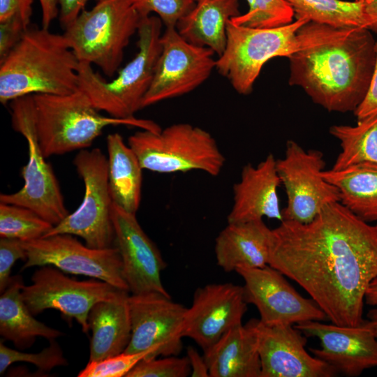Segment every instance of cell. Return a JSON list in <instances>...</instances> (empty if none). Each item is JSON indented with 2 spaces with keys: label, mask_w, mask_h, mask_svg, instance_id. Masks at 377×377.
Wrapping results in <instances>:
<instances>
[{
  "label": "cell",
  "mask_w": 377,
  "mask_h": 377,
  "mask_svg": "<svg viewBox=\"0 0 377 377\" xmlns=\"http://www.w3.org/2000/svg\"><path fill=\"white\" fill-rule=\"evenodd\" d=\"M244 280L246 302L256 306L260 322L267 326L325 320L324 311L312 300L300 295L283 274L266 265L239 267L235 271Z\"/></svg>",
  "instance_id": "obj_16"
},
{
  "label": "cell",
  "mask_w": 377,
  "mask_h": 377,
  "mask_svg": "<svg viewBox=\"0 0 377 377\" xmlns=\"http://www.w3.org/2000/svg\"><path fill=\"white\" fill-rule=\"evenodd\" d=\"M151 352L127 353L123 352L98 362H88L78 374L79 377H122Z\"/></svg>",
  "instance_id": "obj_36"
},
{
  "label": "cell",
  "mask_w": 377,
  "mask_h": 377,
  "mask_svg": "<svg viewBox=\"0 0 377 377\" xmlns=\"http://www.w3.org/2000/svg\"><path fill=\"white\" fill-rule=\"evenodd\" d=\"M22 244L27 259L22 269L50 265L62 272L87 276L129 291L124 276L121 255L115 246L91 248L69 234L22 242Z\"/></svg>",
  "instance_id": "obj_13"
},
{
  "label": "cell",
  "mask_w": 377,
  "mask_h": 377,
  "mask_svg": "<svg viewBox=\"0 0 377 377\" xmlns=\"http://www.w3.org/2000/svg\"><path fill=\"white\" fill-rule=\"evenodd\" d=\"M248 323L257 339L260 377H332L338 374L306 350V336L293 325L267 326L258 319Z\"/></svg>",
  "instance_id": "obj_17"
},
{
  "label": "cell",
  "mask_w": 377,
  "mask_h": 377,
  "mask_svg": "<svg viewBox=\"0 0 377 377\" xmlns=\"http://www.w3.org/2000/svg\"><path fill=\"white\" fill-rule=\"evenodd\" d=\"M162 24L158 16L141 18L138 29V51L111 81L103 79L91 64L80 62L79 89L88 96L98 110L112 117L129 119L142 108L161 52Z\"/></svg>",
  "instance_id": "obj_5"
},
{
  "label": "cell",
  "mask_w": 377,
  "mask_h": 377,
  "mask_svg": "<svg viewBox=\"0 0 377 377\" xmlns=\"http://www.w3.org/2000/svg\"><path fill=\"white\" fill-rule=\"evenodd\" d=\"M325 166L321 151H306L295 141L287 142L284 158L276 163L287 195L283 220L307 223L325 205L340 201L338 188L320 175Z\"/></svg>",
  "instance_id": "obj_12"
},
{
  "label": "cell",
  "mask_w": 377,
  "mask_h": 377,
  "mask_svg": "<svg viewBox=\"0 0 377 377\" xmlns=\"http://www.w3.org/2000/svg\"><path fill=\"white\" fill-rule=\"evenodd\" d=\"M249 10L230 19L236 25L251 28H272L293 22L295 13L286 0H246Z\"/></svg>",
  "instance_id": "obj_32"
},
{
  "label": "cell",
  "mask_w": 377,
  "mask_h": 377,
  "mask_svg": "<svg viewBox=\"0 0 377 377\" xmlns=\"http://www.w3.org/2000/svg\"><path fill=\"white\" fill-rule=\"evenodd\" d=\"M353 112L357 120L377 114V41L376 62L371 82L363 101Z\"/></svg>",
  "instance_id": "obj_40"
},
{
  "label": "cell",
  "mask_w": 377,
  "mask_h": 377,
  "mask_svg": "<svg viewBox=\"0 0 377 377\" xmlns=\"http://www.w3.org/2000/svg\"><path fill=\"white\" fill-rule=\"evenodd\" d=\"M41 8L42 27L49 29L52 22L59 15L58 0H39Z\"/></svg>",
  "instance_id": "obj_43"
},
{
  "label": "cell",
  "mask_w": 377,
  "mask_h": 377,
  "mask_svg": "<svg viewBox=\"0 0 377 377\" xmlns=\"http://www.w3.org/2000/svg\"><path fill=\"white\" fill-rule=\"evenodd\" d=\"M24 285L21 275L13 276L0 297V334L21 350L31 347L36 337L51 341L64 335L34 318L21 296Z\"/></svg>",
  "instance_id": "obj_26"
},
{
  "label": "cell",
  "mask_w": 377,
  "mask_h": 377,
  "mask_svg": "<svg viewBox=\"0 0 377 377\" xmlns=\"http://www.w3.org/2000/svg\"><path fill=\"white\" fill-rule=\"evenodd\" d=\"M272 233L263 220L228 223L215 239L217 265L228 272L268 265Z\"/></svg>",
  "instance_id": "obj_22"
},
{
  "label": "cell",
  "mask_w": 377,
  "mask_h": 377,
  "mask_svg": "<svg viewBox=\"0 0 377 377\" xmlns=\"http://www.w3.org/2000/svg\"><path fill=\"white\" fill-rule=\"evenodd\" d=\"M131 336L127 353L151 352L144 359L178 355L186 307L170 296L151 292L129 295Z\"/></svg>",
  "instance_id": "obj_15"
},
{
  "label": "cell",
  "mask_w": 377,
  "mask_h": 377,
  "mask_svg": "<svg viewBox=\"0 0 377 377\" xmlns=\"http://www.w3.org/2000/svg\"><path fill=\"white\" fill-rule=\"evenodd\" d=\"M31 281V285H24L21 296L34 316L45 309H57L69 321L75 320L85 334L89 331L88 316L91 307L100 301L114 298L121 290L94 278L84 281L71 279L50 265L36 269Z\"/></svg>",
  "instance_id": "obj_11"
},
{
  "label": "cell",
  "mask_w": 377,
  "mask_h": 377,
  "mask_svg": "<svg viewBox=\"0 0 377 377\" xmlns=\"http://www.w3.org/2000/svg\"><path fill=\"white\" fill-rule=\"evenodd\" d=\"M377 225V224H376Z\"/></svg>",
  "instance_id": "obj_48"
},
{
  "label": "cell",
  "mask_w": 377,
  "mask_h": 377,
  "mask_svg": "<svg viewBox=\"0 0 377 377\" xmlns=\"http://www.w3.org/2000/svg\"><path fill=\"white\" fill-rule=\"evenodd\" d=\"M362 1L369 29L377 34V0H362Z\"/></svg>",
  "instance_id": "obj_44"
},
{
  "label": "cell",
  "mask_w": 377,
  "mask_h": 377,
  "mask_svg": "<svg viewBox=\"0 0 377 377\" xmlns=\"http://www.w3.org/2000/svg\"><path fill=\"white\" fill-rule=\"evenodd\" d=\"M366 304L377 307V277L369 284L365 295Z\"/></svg>",
  "instance_id": "obj_46"
},
{
  "label": "cell",
  "mask_w": 377,
  "mask_h": 377,
  "mask_svg": "<svg viewBox=\"0 0 377 377\" xmlns=\"http://www.w3.org/2000/svg\"><path fill=\"white\" fill-rule=\"evenodd\" d=\"M84 185L83 200L78 208L43 237L69 234L82 237L95 249L113 246L114 230L111 217L112 200L108 186V162L98 148L82 149L73 160Z\"/></svg>",
  "instance_id": "obj_10"
},
{
  "label": "cell",
  "mask_w": 377,
  "mask_h": 377,
  "mask_svg": "<svg viewBox=\"0 0 377 377\" xmlns=\"http://www.w3.org/2000/svg\"><path fill=\"white\" fill-rule=\"evenodd\" d=\"M300 50L290 56L288 83L330 112H354L363 101L376 62L372 31L308 22L297 31Z\"/></svg>",
  "instance_id": "obj_2"
},
{
  "label": "cell",
  "mask_w": 377,
  "mask_h": 377,
  "mask_svg": "<svg viewBox=\"0 0 377 377\" xmlns=\"http://www.w3.org/2000/svg\"><path fill=\"white\" fill-rule=\"evenodd\" d=\"M107 148L112 200L127 212L136 214L141 200L143 168L134 151L126 145L120 134L108 135Z\"/></svg>",
  "instance_id": "obj_27"
},
{
  "label": "cell",
  "mask_w": 377,
  "mask_h": 377,
  "mask_svg": "<svg viewBox=\"0 0 377 377\" xmlns=\"http://www.w3.org/2000/svg\"><path fill=\"white\" fill-rule=\"evenodd\" d=\"M135 215L112 202L114 244L121 255L124 276L129 291L134 295L156 292L170 296L161 277L166 264L157 246L141 228Z\"/></svg>",
  "instance_id": "obj_19"
},
{
  "label": "cell",
  "mask_w": 377,
  "mask_h": 377,
  "mask_svg": "<svg viewBox=\"0 0 377 377\" xmlns=\"http://www.w3.org/2000/svg\"><path fill=\"white\" fill-rule=\"evenodd\" d=\"M54 226L34 211L0 202V236L28 242L43 237Z\"/></svg>",
  "instance_id": "obj_31"
},
{
  "label": "cell",
  "mask_w": 377,
  "mask_h": 377,
  "mask_svg": "<svg viewBox=\"0 0 377 377\" xmlns=\"http://www.w3.org/2000/svg\"><path fill=\"white\" fill-rule=\"evenodd\" d=\"M26 29L22 22L15 18L0 22V61L17 43Z\"/></svg>",
  "instance_id": "obj_39"
},
{
  "label": "cell",
  "mask_w": 377,
  "mask_h": 377,
  "mask_svg": "<svg viewBox=\"0 0 377 377\" xmlns=\"http://www.w3.org/2000/svg\"><path fill=\"white\" fill-rule=\"evenodd\" d=\"M10 108L13 128L27 141L28 162L21 171L24 179L22 188L13 193H1L0 202L28 208L56 226L69 212L53 169L45 161L39 145L32 95L13 100Z\"/></svg>",
  "instance_id": "obj_9"
},
{
  "label": "cell",
  "mask_w": 377,
  "mask_h": 377,
  "mask_svg": "<svg viewBox=\"0 0 377 377\" xmlns=\"http://www.w3.org/2000/svg\"><path fill=\"white\" fill-rule=\"evenodd\" d=\"M191 369L187 356H165L157 359H142L126 377H186Z\"/></svg>",
  "instance_id": "obj_34"
},
{
  "label": "cell",
  "mask_w": 377,
  "mask_h": 377,
  "mask_svg": "<svg viewBox=\"0 0 377 377\" xmlns=\"http://www.w3.org/2000/svg\"><path fill=\"white\" fill-rule=\"evenodd\" d=\"M49 346L39 353H24L7 347L0 342V374L13 363L27 362L35 365L41 371H50L59 366L68 365L63 351L56 339L49 341Z\"/></svg>",
  "instance_id": "obj_33"
},
{
  "label": "cell",
  "mask_w": 377,
  "mask_h": 377,
  "mask_svg": "<svg viewBox=\"0 0 377 377\" xmlns=\"http://www.w3.org/2000/svg\"><path fill=\"white\" fill-rule=\"evenodd\" d=\"M239 0H198L176 25L179 35L195 45L209 47L219 57L227 43V24L240 15Z\"/></svg>",
  "instance_id": "obj_25"
},
{
  "label": "cell",
  "mask_w": 377,
  "mask_h": 377,
  "mask_svg": "<svg viewBox=\"0 0 377 377\" xmlns=\"http://www.w3.org/2000/svg\"><path fill=\"white\" fill-rule=\"evenodd\" d=\"M195 1H198V0H194Z\"/></svg>",
  "instance_id": "obj_47"
},
{
  "label": "cell",
  "mask_w": 377,
  "mask_h": 377,
  "mask_svg": "<svg viewBox=\"0 0 377 377\" xmlns=\"http://www.w3.org/2000/svg\"><path fill=\"white\" fill-rule=\"evenodd\" d=\"M276 160L269 154L256 166L245 165L240 180L233 186V205L228 223L263 220V217L283 220L277 188L281 184Z\"/></svg>",
  "instance_id": "obj_21"
},
{
  "label": "cell",
  "mask_w": 377,
  "mask_h": 377,
  "mask_svg": "<svg viewBox=\"0 0 377 377\" xmlns=\"http://www.w3.org/2000/svg\"><path fill=\"white\" fill-rule=\"evenodd\" d=\"M161 43V52L142 108L191 92L216 68L214 52L186 41L175 27L165 28Z\"/></svg>",
  "instance_id": "obj_14"
},
{
  "label": "cell",
  "mask_w": 377,
  "mask_h": 377,
  "mask_svg": "<svg viewBox=\"0 0 377 377\" xmlns=\"http://www.w3.org/2000/svg\"><path fill=\"white\" fill-rule=\"evenodd\" d=\"M330 133L341 149L332 170L363 162L377 163V114L357 120L355 126L334 125Z\"/></svg>",
  "instance_id": "obj_29"
},
{
  "label": "cell",
  "mask_w": 377,
  "mask_h": 377,
  "mask_svg": "<svg viewBox=\"0 0 377 377\" xmlns=\"http://www.w3.org/2000/svg\"><path fill=\"white\" fill-rule=\"evenodd\" d=\"M35 128L45 158L89 147L109 126L126 125L158 132L154 121L103 116L82 90L64 95H32Z\"/></svg>",
  "instance_id": "obj_4"
},
{
  "label": "cell",
  "mask_w": 377,
  "mask_h": 377,
  "mask_svg": "<svg viewBox=\"0 0 377 377\" xmlns=\"http://www.w3.org/2000/svg\"><path fill=\"white\" fill-rule=\"evenodd\" d=\"M306 17L272 28H251L228 22L227 43L216 61L219 73L228 79L239 94L251 93L263 66L277 57L288 58L300 48L299 29Z\"/></svg>",
  "instance_id": "obj_8"
},
{
  "label": "cell",
  "mask_w": 377,
  "mask_h": 377,
  "mask_svg": "<svg viewBox=\"0 0 377 377\" xmlns=\"http://www.w3.org/2000/svg\"><path fill=\"white\" fill-rule=\"evenodd\" d=\"M210 377H260L256 333L247 323L227 331L203 350Z\"/></svg>",
  "instance_id": "obj_24"
},
{
  "label": "cell",
  "mask_w": 377,
  "mask_h": 377,
  "mask_svg": "<svg viewBox=\"0 0 377 377\" xmlns=\"http://www.w3.org/2000/svg\"><path fill=\"white\" fill-rule=\"evenodd\" d=\"M186 356L188 358L193 377L209 376V369L203 356H201L197 350L192 346L187 348Z\"/></svg>",
  "instance_id": "obj_42"
},
{
  "label": "cell",
  "mask_w": 377,
  "mask_h": 377,
  "mask_svg": "<svg viewBox=\"0 0 377 377\" xmlns=\"http://www.w3.org/2000/svg\"><path fill=\"white\" fill-rule=\"evenodd\" d=\"M367 317V319H364L362 324L372 332L377 339V307L371 309Z\"/></svg>",
  "instance_id": "obj_45"
},
{
  "label": "cell",
  "mask_w": 377,
  "mask_h": 377,
  "mask_svg": "<svg viewBox=\"0 0 377 377\" xmlns=\"http://www.w3.org/2000/svg\"><path fill=\"white\" fill-rule=\"evenodd\" d=\"M246 310L243 286L223 283L200 287L186 309L182 335L205 350L227 331L242 324Z\"/></svg>",
  "instance_id": "obj_18"
},
{
  "label": "cell",
  "mask_w": 377,
  "mask_h": 377,
  "mask_svg": "<svg viewBox=\"0 0 377 377\" xmlns=\"http://www.w3.org/2000/svg\"><path fill=\"white\" fill-rule=\"evenodd\" d=\"M294 327L306 337H316L320 340V348L309 350L337 373L355 377L366 369L377 367V339L362 323L350 327L310 320Z\"/></svg>",
  "instance_id": "obj_20"
},
{
  "label": "cell",
  "mask_w": 377,
  "mask_h": 377,
  "mask_svg": "<svg viewBox=\"0 0 377 377\" xmlns=\"http://www.w3.org/2000/svg\"><path fill=\"white\" fill-rule=\"evenodd\" d=\"M268 265L299 284L332 323L359 326L377 277V225L339 202L307 223L282 220L272 230Z\"/></svg>",
  "instance_id": "obj_1"
},
{
  "label": "cell",
  "mask_w": 377,
  "mask_h": 377,
  "mask_svg": "<svg viewBox=\"0 0 377 377\" xmlns=\"http://www.w3.org/2000/svg\"><path fill=\"white\" fill-rule=\"evenodd\" d=\"M140 18L156 13L165 28L176 27L179 20L194 6V0H132Z\"/></svg>",
  "instance_id": "obj_35"
},
{
  "label": "cell",
  "mask_w": 377,
  "mask_h": 377,
  "mask_svg": "<svg viewBox=\"0 0 377 377\" xmlns=\"http://www.w3.org/2000/svg\"><path fill=\"white\" fill-rule=\"evenodd\" d=\"M34 0H0V22L17 19L27 29L31 25Z\"/></svg>",
  "instance_id": "obj_38"
},
{
  "label": "cell",
  "mask_w": 377,
  "mask_h": 377,
  "mask_svg": "<svg viewBox=\"0 0 377 377\" xmlns=\"http://www.w3.org/2000/svg\"><path fill=\"white\" fill-rule=\"evenodd\" d=\"M293 8L295 18L338 28L369 29L362 0H286Z\"/></svg>",
  "instance_id": "obj_30"
},
{
  "label": "cell",
  "mask_w": 377,
  "mask_h": 377,
  "mask_svg": "<svg viewBox=\"0 0 377 377\" xmlns=\"http://www.w3.org/2000/svg\"><path fill=\"white\" fill-rule=\"evenodd\" d=\"M140 20L132 0H100L84 9L63 34L80 62L94 64L111 77Z\"/></svg>",
  "instance_id": "obj_6"
},
{
  "label": "cell",
  "mask_w": 377,
  "mask_h": 377,
  "mask_svg": "<svg viewBox=\"0 0 377 377\" xmlns=\"http://www.w3.org/2000/svg\"><path fill=\"white\" fill-rule=\"evenodd\" d=\"M128 142L142 168L155 172L200 170L216 177L225 165L226 158L214 137L187 123L158 132L142 129L131 135Z\"/></svg>",
  "instance_id": "obj_7"
},
{
  "label": "cell",
  "mask_w": 377,
  "mask_h": 377,
  "mask_svg": "<svg viewBox=\"0 0 377 377\" xmlns=\"http://www.w3.org/2000/svg\"><path fill=\"white\" fill-rule=\"evenodd\" d=\"M88 1L58 0L59 21L64 29L71 24L84 9V6Z\"/></svg>",
  "instance_id": "obj_41"
},
{
  "label": "cell",
  "mask_w": 377,
  "mask_h": 377,
  "mask_svg": "<svg viewBox=\"0 0 377 377\" xmlns=\"http://www.w3.org/2000/svg\"><path fill=\"white\" fill-rule=\"evenodd\" d=\"M26 261L27 253L22 241L7 237L0 239V292L2 293L10 281L11 269L17 260Z\"/></svg>",
  "instance_id": "obj_37"
},
{
  "label": "cell",
  "mask_w": 377,
  "mask_h": 377,
  "mask_svg": "<svg viewBox=\"0 0 377 377\" xmlns=\"http://www.w3.org/2000/svg\"><path fill=\"white\" fill-rule=\"evenodd\" d=\"M128 292L96 303L88 316L91 331L89 362H98L124 352L131 336Z\"/></svg>",
  "instance_id": "obj_23"
},
{
  "label": "cell",
  "mask_w": 377,
  "mask_h": 377,
  "mask_svg": "<svg viewBox=\"0 0 377 377\" xmlns=\"http://www.w3.org/2000/svg\"><path fill=\"white\" fill-rule=\"evenodd\" d=\"M79 65L64 34L30 25L0 61V101L73 93L79 89Z\"/></svg>",
  "instance_id": "obj_3"
},
{
  "label": "cell",
  "mask_w": 377,
  "mask_h": 377,
  "mask_svg": "<svg viewBox=\"0 0 377 377\" xmlns=\"http://www.w3.org/2000/svg\"><path fill=\"white\" fill-rule=\"evenodd\" d=\"M321 176L336 186L345 207L365 222L377 221V163L363 162Z\"/></svg>",
  "instance_id": "obj_28"
}]
</instances>
